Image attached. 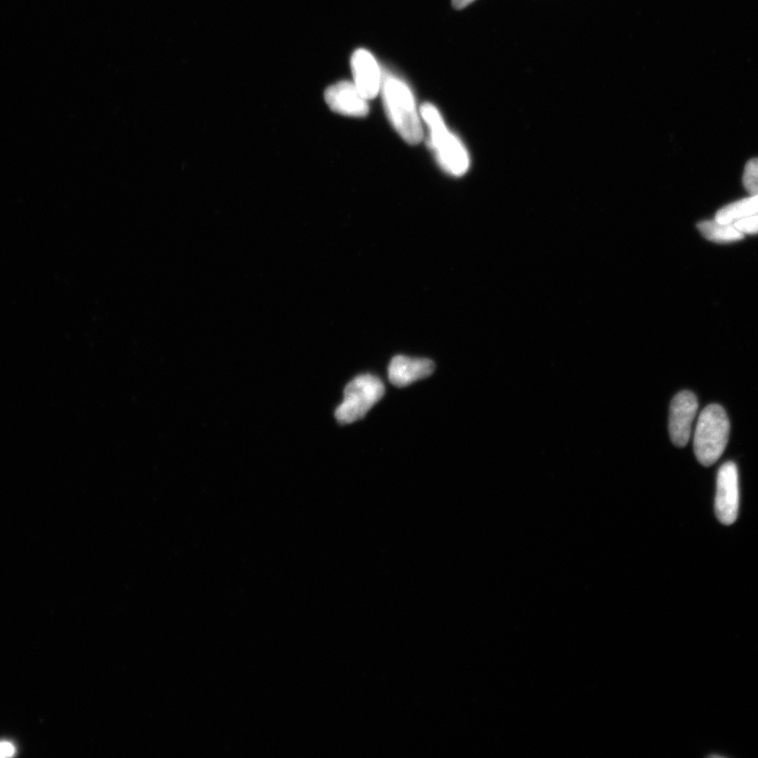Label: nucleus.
I'll return each mask as SVG.
<instances>
[{
    "mask_svg": "<svg viewBox=\"0 0 758 758\" xmlns=\"http://www.w3.org/2000/svg\"><path fill=\"white\" fill-rule=\"evenodd\" d=\"M382 94L389 121L397 133L410 145L420 143L424 136L421 111L408 85L395 76H385Z\"/></svg>",
    "mask_w": 758,
    "mask_h": 758,
    "instance_id": "nucleus-1",
    "label": "nucleus"
},
{
    "mask_svg": "<svg viewBox=\"0 0 758 758\" xmlns=\"http://www.w3.org/2000/svg\"><path fill=\"white\" fill-rule=\"evenodd\" d=\"M421 116L429 129V143L438 163L453 176L464 175L470 166L468 152L446 126L443 116L432 104H424Z\"/></svg>",
    "mask_w": 758,
    "mask_h": 758,
    "instance_id": "nucleus-2",
    "label": "nucleus"
},
{
    "mask_svg": "<svg viewBox=\"0 0 758 758\" xmlns=\"http://www.w3.org/2000/svg\"><path fill=\"white\" fill-rule=\"evenodd\" d=\"M730 421L725 409L716 404L706 407L694 433L693 448L697 461L705 467L714 465L726 450Z\"/></svg>",
    "mask_w": 758,
    "mask_h": 758,
    "instance_id": "nucleus-3",
    "label": "nucleus"
},
{
    "mask_svg": "<svg viewBox=\"0 0 758 758\" xmlns=\"http://www.w3.org/2000/svg\"><path fill=\"white\" fill-rule=\"evenodd\" d=\"M384 394L381 379L371 374L357 376L345 389L344 402L335 411L336 420L344 425L362 420Z\"/></svg>",
    "mask_w": 758,
    "mask_h": 758,
    "instance_id": "nucleus-4",
    "label": "nucleus"
},
{
    "mask_svg": "<svg viewBox=\"0 0 758 758\" xmlns=\"http://www.w3.org/2000/svg\"><path fill=\"white\" fill-rule=\"evenodd\" d=\"M740 509L738 470L734 463L724 464L717 475L715 514L722 524L730 526L737 520Z\"/></svg>",
    "mask_w": 758,
    "mask_h": 758,
    "instance_id": "nucleus-5",
    "label": "nucleus"
},
{
    "mask_svg": "<svg viewBox=\"0 0 758 758\" xmlns=\"http://www.w3.org/2000/svg\"><path fill=\"white\" fill-rule=\"evenodd\" d=\"M697 410L698 401L693 392L682 391L674 396L669 411V434L677 448L688 445Z\"/></svg>",
    "mask_w": 758,
    "mask_h": 758,
    "instance_id": "nucleus-6",
    "label": "nucleus"
},
{
    "mask_svg": "<svg viewBox=\"0 0 758 758\" xmlns=\"http://www.w3.org/2000/svg\"><path fill=\"white\" fill-rule=\"evenodd\" d=\"M353 83L368 101L382 91L384 76L375 57L365 49L356 50L351 59Z\"/></svg>",
    "mask_w": 758,
    "mask_h": 758,
    "instance_id": "nucleus-7",
    "label": "nucleus"
},
{
    "mask_svg": "<svg viewBox=\"0 0 758 758\" xmlns=\"http://www.w3.org/2000/svg\"><path fill=\"white\" fill-rule=\"evenodd\" d=\"M325 101L333 112L350 117H365L370 109L368 99L354 83L347 81L329 87L325 92Z\"/></svg>",
    "mask_w": 758,
    "mask_h": 758,
    "instance_id": "nucleus-8",
    "label": "nucleus"
},
{
    "mask_svg": "<svg viewBox=\"0 0 758 758\" xmlns=\"http://www.w3.org/2000/svg\"><path fill=\"white\" fill-rule=\"evenodd\" d=\"M435 365L427 358L393 357L389 366L390 383L404 388L433 374Z\"/></svg>",
    "mask_w": 758,
    "mask_h": 758,
    "instance_id": "nucleus-9",
    "label": "nucleus"
},
{
    "mask_svg": "<svg viewBox=\"0 0 758 758\" xmlns=\"http://www.w3.org/2000/svg\"><path fill=\"white\" fill-rule=\"evenodd\" d=\"M758 213V195L742 199V201L730 204L715 216V221L721 224H734L741 219L750 217Z\"/></svg>",
    "mask_w": 758,
    "mask_h": 758,
    "instance_id": "nucleus-10",
    "label": "nucleus"
},
{
    "mask_svg": "<svg viewBox=\"0 0 758 758\" xmlns=\"http://www.w3.org/2000/svg\"><path fill=\"white\" fill-rule=\"evenodd\" d=\"M698 230L701 231L708 241L718 244L742 241L745 236L734 224H721L716 221L703 222L698 225Z\"/></svg>",
    "mask_w": 758,
    "mask_h": 758,
    "instance_id": "nucleus-11",
    "label": "nucleus"
},
{
    "mask_svg": "<svg viewBox=\"0 0 758 758\" xmlns=\"http://www.w3.org/2000/svg\"><path fill=\"white\" fill-rule=\"evenodd\" d=\"M743 183L751 195H758V158L748 162L744 172Z\"/></svg>",
    "mask_w": 758,
    "mask_h": 758,
    "instance_id": "nucleus-12",
    "label": "nucleus"
},
{
    "mask_svg": "<svg viewBox=\"0 0 758 758\" xmlns=\"http://www.w3.org/2000/svg\"><path fill=\"white\" fill-rule=\"evenodd\" d=\"M734 226L744 234H758V213L735 222Z\"/></svg>",
    "mask_w": 758,
    "mask_h": 758,
    "instance_id": "nucleus-13",
    "label": "nucleus"
},
{
    "mask_svg": "<svg viewBox=\"0 0 758 758\" xmlns=\"http://www.w3.org/2000/svg\"><path fill=\"white\" fill-rule=\"evenodd\" d=\"M16 753L15 746L10 742H0V758L12 757Z\"/></svg>",
    "mask_w": 758,
    "mask_h": 758,
    "instance_id": "nucleus-14",
    "label": "nucleus"
},
{
    "mask_svg": "<svg viewBox=\"0 0 758 758\" xmlns=\"http://www.w3.org/2000/svg\"><path fill=\"white\" fill-rule=\"evenodd\" d=\"M475 0H452V5L457 10H462L471 5Z\"/></svg>",
    "mask_w": 758,
    "mask_h": 758,
    "instance_id": "nucleus-15",
    "label": "nucleus"
}]
</instances>
